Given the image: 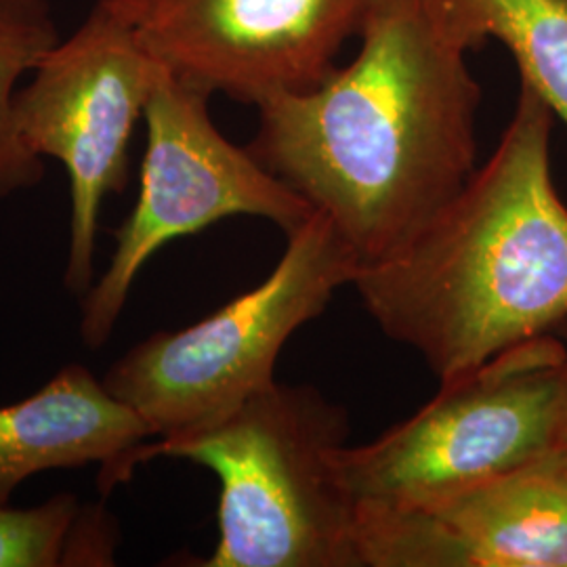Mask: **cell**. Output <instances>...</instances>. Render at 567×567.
<instances>
[{
  "label": "cell",
  "instance_id": "7",
  "mask_svg": "<svg viewBox=\"0 0 567 567\" xmlns=\"http://www.w3.org/2000/svg\"><path fill=\"white\" fill-rule=\"evenodd\" d=\"M133 30L102 2L41 61L16 95L23 145L63 164L70 179V243L63 286L82 299L95 284L103 203L128 183V145L163 72Z\"/></svg>",
  "mask_w": 567,
  "mask_h": 567
},
{
  "label": "cell",
  "instance_id": "5",
  "mask_svg": "<svg viewBox=\"0 0 567 567\" xmlns=\"http://www.w3.org/2000/svg\"><path fill=\"white\" fill-rule=\"evenodd\" d=\"M440 385L377 440L337 452L355 503L423 505L547 454L566 408L567 347L543 334Z\"/></svg>",
  "mask_w": 567,
  "mask_h": 567
},
{
  "label": "cell",
  "instance_id": "1",
  "mask_svg": "<svg viewBox=\"0 0 567 567\" xmlns=\"http://www.w3.org/2000/svg\"><path fill=\"white\" fill-rule=\"evenodd\" d=\"M355 60L259 103L248 152L301 194L362 265L404 248L477 171L480 51L447 0H379Z\"/></svg>",
  "mask_w": 567,
  "mask_h": 567
},
{
  "label": "cell",
  "instance_id": "12",
  "mask_svg": "<svg viewBox=\"0 0 567 567\" xmlns=\"http://www.w3.org/2000/svg\"><path fill=\"white\" fill-rule=\"evenodd\" d=\"M477 49L496 39L567 126V0H447Z\"/></svg>",
  "mask_w": 567,
  "mask_h": 567
},
{
  "label": "cell",
  "instance_id": "11",
  "mask_svg": "<svg viewBox=\"0 0 567 567\" xmlns=\"http://www.w3.org/2000/svg\"><path fill=\"white\" fill-rule=\"evenodd\" d=\"M118 547L116 517L70 492L34 507L0 505V567H110Z\"/></svg>",
  "mask_w": 567,
  "mask_h": 567
},
{
  "label": "cell",
  "instance_id": "3",
  "mask_svg": "<svg viewBox=\"0 0 567 567\" xmlns=\"http://www.w3.org/2000/svg\"><path fill=\"white\" fill-rule=\"evenodd\" d=\"M347 437L343 405L276 381L213 425L145 442L124 482L154 458L217 475L219 540L203 567H360L355 501L337 471Z\"/></svg>",
  "mask_w": 567,
  "mask_h": 567
},
{
  "label": "cell",
  "instance_id": "8",
  "mask_svg": "<svg viewBox=\"0 0 567 567\" xmlns=\"http://www.w3.org/2000/svg\"><path fill=\"white\" fill-rule=\"evenodd\" d=\"M97 2L173 74L257 107L322 84L379 0Z\"/></svg>",
  "mask_w": 567,
  "mask_h": 567
},
{
  "label": "cell",
  "instance_id": "14",
  "mask_svg": "<svg viewBox=\"0 0 567 567\" xmlns=\"http://www.w3.org/2000/svg\"><path fill=\"white\" fill-rule=\"evenodd\" d=\"M553 450L557 454H561L566 458L567 463V400L566 408H564V414H561V423H559V431H557V437H555V444Z\"/></svg>",
  "mask_w": 567,
  "mask_h": 567
},
{
  "label": "cell",
  "instance_id": "6",
  "mask_svg": "<svg viewBox=\"0 0 567 567\" xmlns=\"http://www.w3.org/2000/svg\"><path fill=\"white\" fill-rule=\"evenodd\" d=\"M210 97L163 68L143 116L140 198L114 234L110 265L81 299V339L89 349L110 341L143 265L166 244L236 215L267 219L288 236L316 215L301 194L215 126Z\"/></svg>",
  "mask_w": 567,
  "mask_h": 567
},
{
  "label": "cell",
  "instance_id": "15",
  "mask_svg": "<svg viewBox=\"0 0 567 567\" xmlns=\"http://www.w3.org/2000/svg\"><path fill=\"white\" fill-rule=\"evenodd\" d=\"M553 334H555V337H559V339H561V341H564L567 347V322L566 324L559 326V328H557Z\"/></svg>",
  "mask_w": 567,
  "mask_h": 567
},
{
  "label": "cell",
  "instance_id": "10",
  "mask_svg": "<svg viewBox=\"0 0 567 567\" xmlns=\"http://www.w3.org/2000/svg\"><path fill=\"white\" fill-rule=\"evenodd\" d=\"M154 440L142 416L86 365L70 364L16 404L0 405V505L44 471L102 465L103 494L124 482V465Z\"/></svg>",
  "mask_w": 567,
  "mask_h": 567
},
{
  "label": "cell",
  "instance_id": "13",
  "mask_svg": "<svg viewBox=\"0 0 567 567\" xmlns=\"http://www.w3.org/2000/svg\"><path fill=\"white\" fill-rule=\"evenodd\" d=\"M51 0H0V198L42 182L44 163L21 142L16 126L18 82L58 47Z\"/></svg>",
  "mask_w": 567,
  "mask_h": 567
},
{
  "label": "cell",
  "instance_id": "2",
  "mask_svg": "<svg viewBox=\"0 0 567 567\" xmlns=\"http://www.w3.org/2000/svg\"><path fill=\"white\" fill-rule=\"evenodd\" d=\"M555 114L522 82L489 161L404 248L353 278L368 316L440 383L567 322V206Z\"/></svg>",
  "mask_w": 567,
  "mask_h": 567
},
{
  "label": "cell",
  "instance_id": "9",
  "mask_svg": "<svg viewBox=\"0 0 567 567\" xmlns=\"http://www.w3.org/2000/svg\"><path fill=\"white\" fill-rule=\"evenodd\" d=\"M360 567H567V463L540 458L423 505L358 503Z\"/></svg>",
  "mask_w": 567,
  "mask_h": 567
},
{
  "label": "cell",
  "instance_id": "4",
  "mask_svg": "<svg viewBox=\"0 0 567 567\" xmlns=\"http://www.w3.org/2000/svg\"><path fill=\"white\" fill-rule=\"evenodd\" d=\"M286 238L259 286L196 324L147 337L105 372L103 385L142 416L154 440L213 425L276 383L284 344L353 282L360 261L322 213Z\"/></svg>",
  "mask_w": 567,
  "mask_h": 567
}]
</instances>
